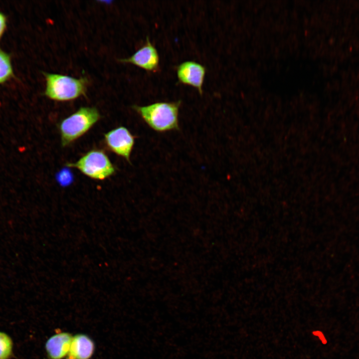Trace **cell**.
<instances>
[{
	"label": "cell",
	"mask_w": 359,
	"mask_h": 359,
	"mask_svg": "<svg viewBox=\"0 0 359 359\" xmlns=\"http://www.w3.org/2000/svg\"><path fill=\"white\" fill-rule=\"evenodd\" d=\"M56 180L61 185L65 186L71 183L73 176L70 171L63 169L57 174Z\"/></svg>",
	"instance_id": "obj_12"
},
{
	"label": "cell",
	"mask_w": 359,
	"mask_h": 359,
	"mask_svg": "<svg viewBox=\"0 0 359 359\" xmlns=\"http://www.w3.org/2000/svg\"><path fill=\"white\" fill-rule=\"evenodd\" d=\"M46 86L44 94L59 102L69 101L85 95L88 80L57 73H43Z\"/></svg>",
	"instance_id": "obj_2"
},
{
	"label": "cell",
	"mask_w": 359,
	"mask_h": 359,
	"mask_svg": "<svg viewBox=\"0 0 359 359\" xmlns=\"http://www.w3.org/2000/svg\"><path fill=\"white\" fill-rule=\"evenodd\" d=\"M135 137L124 126L114 128L104 134V143L108 149L130 163V156Z\"/></svg>",
	"instance_id": "obj_5"
},
{
	"label": "cell",
	"mask_w": 359,
	"mask_h": 359,
	"mask_svg": "<svg viewBox=\"0 0 359 359\" xmlns=\"http://www.w3.org/2000/svg\"><path fill=\"white\" fill-rule=\"evenodd\" d=\"M14 77L11 55L0 49V84Z\"/></svg>",
	"instance_id": "obj_10"
},
{
	"label": "cell",
	"mask_w": 359,
	"mask_h": 359,
	"mask_svg": "<svg viewBox=\"0 0 359 359\" xmlns=\"http://www.w3.org/2000/svg\"><path fill=\"white\" fill-rule=\"evenodd\" d=\"M95 107H82L58 124L62 147L67 146L86 133L100 119Z\"/></svg>",
	"instance_id": "obj_3"
},
{
	"label": "cell",
	"mask_w": 359,
	"mask_h": 359,
	"mask_svg": "<svg viewBox=\"0 0 359 359\" xmlns=\"http://www.w3.org/2000/svg\"><path fill=\"white\" fill-rule=\"evenodd\" d=\"M7 24V16L3 12L0 11V40L6 31Z\"/></svg>",
	"instance_id": "obj_13"
},
{
	"label": "cell",
	"mask_w": 359,
	"mask_h": 359,
	"mask_svg": "<svg viewBox=\"0 0 359 359\" xmlns=\"http://www.w3.org/2000/svg\"><path fill=\"white\" fill-rule=\"evenodd\" d=\"M181 101L158 102L146 106L133 105V109L153 130L164 133L179 130V113Z\"/></svg>",
	"instance_id": "obj_1"
},
{
	"label": "cell",
	"mask_w": 359,
	"mask_h": 359,
	"mask_svg": "<svg viewBox=\"0 0 359 359\" xmlns=\"http://www.w3.org/2000/svg\"><path fill=\"white\" fill-rule=\"evenodd\" d=\"M72 336L63 332L51 336L46 342L45 350L51 359H61L68 354Z\"/></svg>",
	"instance_id": "obj_8"
},
{
	"label": "cell",
	"mask_w": 359,
	"mask_h": 359,
	"mask_svg": "<svg viewBox=\"0 0 359 359\" xmlns=\"http://www.w3.org/2000/svg\"><path fill=\"white\" fill-rule=\"evenodd\" d=\"M94 351V344L87 336L78 334L72 337L68 353L70 359H89Z\"/></svg>",
	"instance_id": "obj_9"
},
{
	"label": "cell",
	"mask_w": 359,
	"mask_h": 359,
	"mask_svg": "<svg viewBox=\"0 0 359 359\" xmlns=\"http://www.w3.org/2000/svg\"></svg>",
	"instance_id": "obj_14"
},
{
	"label": "cell",
	"mask_w": 359,
	"mask_h": 359,
	"mask_svg": "<svg viewBox=\"0 0 359 359\" xmlns=\"http://www.w3.org/2000/svg\"><path fill=\"white\" fill-rule=\"evenodd\" d=\"M179 81L184 85L195 88L200 94L203 93L202 86L206 73L205 67L193 61H185L176 69Z\"/></svg>",
	"instance_id": "obj_7"
},
{
	"label": "cell",
	"mask_w": 359,
	"mask_h": 359,
	"mask_svg": "<svg viewBox=\"0 0 359 359\" xmlns=\"http://www.w3.org/2000/svg\"><path fill=\"white\" fill-rule=\"evenodd\" d=\"M13 354V342L10 337L0 332V359H8Z\"/></svg>",
	"instance_id": "obj_11"
},
{
	"label": "cell",
	"mask_w": 359,
	"mask_h": 359,
	"mask_svg": "<svg viewBox=\"0 0 359 359\" xmlns=\"http://www.w3.org/2000/svg\"><path fill=\"white\" fill-rule=\"evenodd\" d=\"M66 167L78 170L94 180H104L114 175L115 168L106 153L100 149L91 150L74 163H67Z\"/></svg>",
	"instance_id": "obj_4"
},
{
	"label": "cell",
	"mask_w": 359,
	"mask_h": 359,
	"mask_svg": "<svg viewBox=\"0 0 359 359\" xmlns=\"http://www.w3.org/2000/svg\"><path fill=\"white\" fill-rule=\"evenodd\" d=\"M120 61L132 64L150 72H156L159 70V53L148 37H147L145 44L132 55Z\"/></svg>",
	"instance_id": "obj_6"
}]
</instances>
